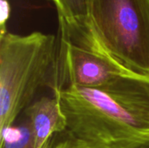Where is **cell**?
I'll return each mask as SVG.
<instances>
[{
  "instance_id": "cell-1",
  "label": "cell",
  "mask_w": 149,
  "mask_h": 148,
  "mask_svg": "<svg viewBox=\"0 0 149 148\" xmlns=\"http://www.w3.org/2000/svg\"><path fill=\"white\" fill-rule=\"evenodd\" d=\"M66 127L65 148H149V77L130 73L99 88L52 91Z\"/></svg>"
},
{
  "instance_id": "cell-4",
  "label": "cell",
  "mask_w": 149,
  "mask_h": 148,
  "mask_svg": "<svg viewBox=\"0 0 149 148\" xmlns=\"http://www.w3.org/2000/svg\"><path fill=\"white\" fill-rule=\"evenodd\" d=\"M59 37L55 84L65 87L99 88L120 76L134 73L100 43L88 21L58 17Z\"/></svg>"
},
{
  "instance_id": "cell-5",
  "label": "cell",
  "mask_w": 149,
  "mask_h": 148,
  "mask_svg": "<svg viewBox=\"0 0 149 148\" xmlns=\"http://www.w3.org/2000/svg\"><path fill=\"white\" fill-rule=\"evenodd\" d=\"M23 113L30 123L36 148H40L49 139L65 130L66 119L59 99L53 92L52 96L35 99Z\"/></svg>"
},
{
  "instance_id": "cell-3",
  "label": "cell",
  "mask_w": 149,
  "mask_h": 148,
  "mask_svg": "<svg viewBox=\"0 0 149 148\" xmlns=\"http://www.w3.org/2000/svg\"><path fill=\"white\" fill-rule=\"evenodd\" d=\"M87 21L120 64L149 77V0H93Z\"/></svg>"
},
{
  "instance_id": "cell-7",
  "label": "cell",
  "mask_w": 149,
  "mask_h": 148,
  "mask_svg": "<svg viewBox=\"0 0 149 148\" xmlns=\"http://www.w3.org/2000/svg\"><path fill=\"white\" fill-rule=\"evenodd\" d=\"M58 17L71 20L86 21L90 15L93 0H53Z\"/></svg>"
},
{
  "instance_id": "cell-10",
  "label": "cell",
  "mask_w": 149,
  "mask_h": 148,
  "mask_svg": "<svg viewBox=\"0 0 149 148\" xmlns=\"http://www.w3.org/2000/svg\"><path fill=\"white\" fill-rule=\"evenodd\" d=\"M52 1H53V0H52Z\"/></svg>"
},
{
  "instance_id": "cell-8",
  "label": "cell",
  "mask_w": 149,
  "mask_h": 148,
  "mask_svg": "<svg viewBox=\"0 0 149 148\" xmlns=\"http://www.w3.org/2000/svg\"><path fill=\"white\" fill-rule=\"evenodd\" d=\"M40 148H65V144L62 141L59 134H57L49 139L48 141Z\"/></svg>"
},
{
  "instance_id": "cell-6",
  "label": "cell",
  "mask_w": 149,
  "mask_h": 148,
  "mask_svg": "<svg viewBox=\"0 0 149 148\" xmlns=\"http://www.w3.org/2000/svg\"><path fill=\"white\" fill-rule=\"evenodd\" d=\"M0 148H36L33 133L26 117L0 133Z\"/></svg>"
},
{
  "instance_id": "cell-2",
  "label": "cell",
  "mask_w": 149,
  "mask_h": 148,
  "mask_svg": "<svg viewBox=\"0 0 149 148\" xmlns=\"http://www.w3.org/2000/svg\"><path fill=\"white\" fill-rule=\"evenodd\" d=\"M58 45L52 34L36 31L23 36L1 30L0 133L16 123L49 80L53 88Z\"/></svg>"
},
{
  "instance_id": "cell-9",
  "label": "cell",
  "mask_w": 149,
  "mask_h": 148,
  "mask_svg": "<svg viewBox=\"0 0 149 148\" xmlns=\"http://www.w3.org/2000/svg\"><path fill=\"white\" fill-rule=\"evenodd\" d=\"M2 19H1V25H2V29H4V22L7 20L8 16H9V12H10V7H9V3L6 0H2ZM1 29V30H2Z\"/></svg>"
}]
</instances>
